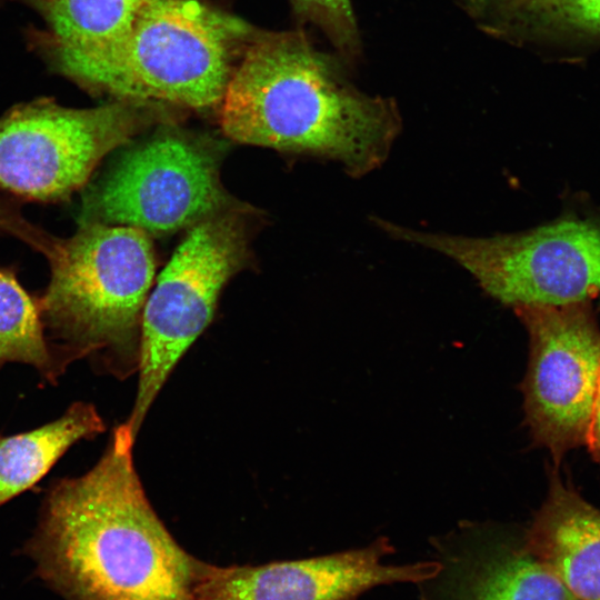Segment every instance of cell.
<instances>
[{"label":"cell","mask_w":600,"mask_h":600,"mask_svg":"<svg viewBox=\"0 0 600 600\" xmlns=\"http://www.w3.org/2000/svg\"><path fill=\"white\" fill-rule=\"evenodd\" d=\"M134 439L126 422L118 426L89 471L46 490L22 551L63 600H196L207 562L176 541L150 504Z\"/></svg>","instance_id":"1"},{"label":"cell","mask_w":600,"mask_h":600,"mask_svg":"<svg viewBox=\"0 0 600 600\" xmlns=\"http://www.w3.org/2000/svg\"><path fill=\"white\" fill-rule=\"evenodd\" d=\"M341 61L302 32L259 31L220 102L223 132L240 143L339 161L353 177L378 169L400 133L398 107L353 87Z\"/></svg>","instance_id":"2"},{"label":"cell","mask_w":600,"mask_h":600,"mask_svg":"<svg viewBox=\"0 0 600 600\" xmlns=\"http://www.w3.org/2000/svg\"><path fill=\"white\" fill-rule=\"evenodd\" d=\"M39 296L47 338L67 369L90 359L109 372L138 362L141 316L154 277L150 236L134 227L84 223L61 240Z\"/></svg>","instance_id":"3"},{"label":"cell","mask_w":600,"mask_h":600,"mask_svg":"<svg viewBox=\"0 0 600 600\" xmlns=\"http://www.w3.org/2000/svg\"><path fill=\"white\" fill-rule=\"evenodd\" d=\"M260 30L199 0H147L129 37L108 56L56 62L87 89L117 100L217 108Z\"/></svg>","instance_id":"4"},{"label":"cell","mask_w":600,"mask_h":600,"mask_svg":"<svg viewBox=\"0 0 600 600\" xmlns=\"http://www.w3.org/2000/svg\"><path fill=\"white\" fill-rule=\"evenodd\" d=\"M383 232L437 251L513 309L590 302L600 296V219L564 217L531 230L466 237L414 230L380 218Z\"/></svg>","instance_id":"5"},{"label":"cell","mask_w":600,"mask_h":600,"mask_svg":"<svg viewBox=\"0 0 600 600\" xmlns=\"http://www.w3.org/2000/svg\"><path fill=\"white\" fill-rule=\"evenodd\" d=\"M159 103L69 108L41 98L0 117V191L57 203L82 190L111 151L163 118Z\"/></svg>","instance_id":"6"},{"label":"cell","mask_w":600,"mask_h":600,"mask_svg":"<svg viewBox=\"0 0 600 600\" xmlns=\"http://www.w3.org/2000/svg\"><path fill=\"white\" fill-rule=\"evenodd\" d=\"M248 223L232 208L192 226L144 303L138 388L126 424L136 437L157 394L210 323L220 291L248 257Z\"/></svg>","instance_id":"7"},{"label":"cell","mask_w":600,"mask_h":600,"mask_svg":"<svg viewBox=\"0 0 600 600\" xmlns=\"http://www.w3.org/2000/svg\"><path fill=\"white\" fill-rule=\"evenodd\" d=\"M213 149L170 127L122 154L82 189L77 223L171 233L231 208Z\"/></svg>","instance_id":"8"},{"label":"cell","mask_w":600,"mask_h":600,"mask_svg":"<svg viewBox=\"0 0 600 600\" xmlns=\"http://www.w3.org/2000/svg\"><path fill=\"white\" fill-rule=\"evenodd\" d=\"M514 311L529 336L524 422L533 442L559 463L586 444L600 377V329L589 302Z\"/></svg>","instance_id":"9"},{"label":"cell","mask_w":600,"mask_h":600,"mask_svg":"<svg viewBox=\"0 0 600 600\" xmlns=\"http://www.w3.org/2000/svg\"><path fill=\"white\" fill-rule=\"evenodd\" d=\"M392 552L381 537L362 548L306 559L258 566L207 563L196 600H358L378 586L419 584L440 570L437 560L386 563Z\"/></svg>","instance_id":"10"},{"label":"cell","mask_w":600,"mask_h":600,"mask_svg":"<svg viewBox=\"0 0 600 600\" xmlns=\"http://www.w3.org/2000/svg\"><path fill=\"white\" fill-rule=\"evenodd\" d=\"M440 570L424 600H579L501 526L469 523L436 542Z\"/></svg>","instance_id":"11"},{"label":"cell","mask_w":600,"mask_h":600,"mask_svg":"<svg viewBox=\"0 0 600 600\" xmlns=\"http://www.w3.org/2000/svg\"><path fill=\"white\" fill-rule=\"evenodd\" d=\"M524 543L579 600H600V510L553 472Z\"/></svg>","instance_id":"12"},{"label":"cell","mask_w":600,"mask_h":600,"mask_svg":"<svg viewBox=\"0 0 600 600\" xmlns=\"http://www.w3.org/2000/svg\"><path fill=\"white\" fill-rule=\"evenodd\" d=\"M47 22L53 62L100 59L129 37L147 0H22Z\"/></svg>","instance_id":"13"},{"label":"cell","mask_w":600,"mask_h":600,"mask_svg":"<svg viewBox=\"0 0 600 600\" xmlns=\"http://www.w3.org/2000/svg\"><path fill=\"white\" fill-rule=\"evenodd\" d=\"M104 429L96 407L77 401L41 427L10 436L0 433V507L33 489L73 444Z\"/></svg>","instance_id":"14"},{"label":"cell","mask_w":600,"mask_h":600,"mask_svg":"<svg viewBox=\"0 0 600 600\" xmlns=\"http://www.w3.org/2000/svg\"><path fill=\"white\" fill-rule=\"evenodd\" d=\"M7 362L31 366L51 384L67 370L47 338L39 297L23 288L16 267L0 266V366Z\"/></svg>","instance_id":"15"},{"label":"cell","mask_w":600,"mask_h":600,"mask_svg":"<svg viewBox=\"0 0 600 600\" xmlns=\"http://www.w3.org/2000/svg\"><path fill=\"white\" fill-rule=\"evenodd\" d=\"M482 24L506 38L566 36L600 42V0H514Z\"/></svg>","instance_id":"16"},{"label":"cell","mask_w":600,"mask_h":600,"mask_svg":"<svg viewBox=\"0 0 600 600\" xmlns=\"http://www.w3.org/2000/svg\"><path fill=\"white\" fill-rule=\"evenodd\" d=\"M289 1L297 18L320 29L344 63L358 61L361 40L350 0Z\"/></svg>","instance_id":"17"},{"label":"cell","mask_w":600,"mask_h":600,"mask_svg":"<svg viewBox=\"0 0 600 600\" xmlns=\"http://www.w3.org/2000/svg\"><path fill=\"white\" fill-rule=\"evenodd\" d=\"M0 236L14 238L33 251L42 249L48 240V231L29 220L18 202L0 191Z\"/></svg>","instance_id":"18"},{"label":"cell","mask_w":600,"mask_h":600,"mask_svg":"<svg viewBox=\"0 0 600 600\" xmlns=\"http://www.w3.org/2000/svg\"><path fill=\"white\" fill-rule=\"evenodd\" d=\"M586 444L600 464V377L589 421Z\"/></svg>","instance_id":"19"},{"label":"cell","mask_w":600,"mask_h":600,"mask_svg":"<svg viewBox=\"0 0 600 600\" xmlns=\"http://www.w3.org/2000/svg\"><path fill=\"white\" fill-rule=\"evenodd\" d=\"M514 0H462L467 9L480 21Z\"/></svg>","instance_id":"20"}]
</instances>
